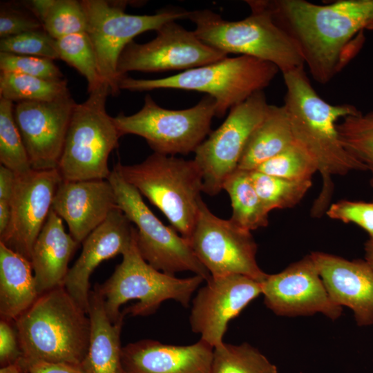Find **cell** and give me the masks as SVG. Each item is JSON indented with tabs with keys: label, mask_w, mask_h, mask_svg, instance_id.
<instances>
[{
	"label": "cell",
	"mask_w": 373,
	"mask_h": 373,
	"mask_svg": "<svg viewBox=\"0 0 373 373\" xmlns=\"http://www.w3.org/2000/svg\"><path fill=\"white\" fill-rule=\"evenodd\" d=\"M88 97L76 104L69 123L57 170L62 180H107L108 160L121 137L106 111L111 88L102 83Z\"/></svg>",
	"instance_id": "obj_8"
},
{
	"label": "cell",
	"mask_w": 373,
	"mask_h": 373,
	"mask_svg": "<svg viewBox=\"0 0 373 373\" xmlns=\"http://www.w3.org/2000/svg\"><path fill=\"white\" fill-rule=\"evenodd\" d=\"M279 72L271 63L240 55L163 78L126 75L119 79V88L132 92L180 89L204 93L216 101V117H222L228 110L269 86Z\"/></svg>",
	"instance_id": "obj_5"
},
{
	"label": "cell",
	"mask_w": 373,
	"mask_h": 373,
	"mask_svg": "<svg viewBox=\"0 0 373 373\" xmlns=\"http://www.w3.org/2000/svg\"><path fill=\"white\" fill-rule=\"evenodd\" d=\"M262 291V283L246 276H211L192 300V332L213 347L221 344L229 322Z\"/></svg>",
	"instance_id": "obj_17"
},
{
	"label": "cell",
	"mask_w": 373,
	"mask_h": 373,
	"mask_svg": "<svg viewBox=\"0 0 373 373\" xmlns=\"http://www.w3.org/2000/svg\"><path fill=\"white\" fill-rule=\"evenodd\" d=\"M122 256L111 276L103 284L96 285L113 323L124 320L126 314H153L166 300L187 307L193 293L205 281L198 275L180 278L157 270L140 255L137 236Z\"/></svg>",
	"instance_id": "obj_7"
},
{
	"label": "cell",
	"mask_w": 373,
	"mask_h": 373,
	"mask_svg": "<svg viewBox=\"0 0 373 373\" xmlns=\"http://www.w3.org/2000/svg\"><path fill=\"white\" fill-rule=\"evenodd\" d=\"M51 209L33 245L30 262L40 294L63 286L68 262L79 245Z\"/></svg>",
	"instance_id": "obj_23"
},
{
	"label": "cell",
	"mask_w": 373,
	"mask_h": 373,
	"mask_svg": "<svg viewBox=\"0 0 373 373\" xmlns=\"http://www.w3.org/2000/svg\"><path fill=\"white\" fill-rule=\"evenodd\" d=\"M131 223L117 206L83 241L79 257L69 268L63 286L87 313L90 276L102 262L123 255L130 248L137 236Z\"/></svg>",
	"instance_id": "obj_19"
},
{
	"label": "cell",
	"mask_w": 373,
	"mask_h": 373,
	"mask_svg": "<svg viewBox=\"0 0 373 373\" xmlns=\"http://www.w3.org/2000/svg\"><path fill=\"white\" fill-rule=\"evenodd\" d=\"M255 170L291 180H310L318 171L312 158L294 142Z\"/></svg>",
	"instance_id": "obj_35"
},
{
	"label": "cell",
	"mask_w": 373,
	"mask_h": 373,
	"mask_svg": "<svg viewBox=\"0 0 373 373\" xmlns=\"http://www.w3.org/2000/svg\"><path fill=\"white\" fill-rule=\"evenodd\" d=\"M266 306L280 316L322 313L335 320L342 307L329 298L310 254L262 283Z\"/></svg>",
	"instance_id": "obj_18"
},
{
	"label": "cell",
	"mask_w": 373,
	"mask_h": 373,
	"mask_svg": "<svg viewBox=\"0 0 373 373\" xmlns=\"http://www.w3.org/2000/svg\"><path fill=\"white\" fill-rule=\"evenodd\" d=\"M61 181L57 169L15 174L10 221L0 242L30 260L33 245Z\"/></svg>",
	"instance_id": "obj_16"
},
{
	"label": "cell",
	"mask_w": 373,
	"mask_h": 373,
	"mask_svg": "<svg viewBox=\"0 0 373 373\" xmlns=\"http://www.w3.org/2000/svg\"><path fill=\"white\" fill-rule=\"evenodd\" d=\"M14 323L21 351L19 361L25 370L28 364L36 361L83 363L90 321L64 286L40 294Z\"/></svg>",
	"instance_id": "obj_3"
},
{
	"label": "cell",
	"mask_w": 373,
	"mask_h": 373,
	"mask_svg": "<svg viewBox=\"0 0 373 373\" xmlns=\"http://www.w3.org/2000/svg\"><path fill=\"white\" fill-rule=\"evenodd\" d=\"M117 204L137 227V245L142 257L153 267L175 276L191 271L203 277L211 274L195 256L190 243L171 227L164 225L144 202L142 195L114 169L107 179Z\"/></svg>",
	"instance_id": "obj_11"
},
{
	"label": "cell",
	"mask_w": 373,
	"mask_h": 373,
	"mask_svg": "<svg viewBox=\"0 0 373 373\" xmlns=\"http://www.w3.org/2000/svg\"><path fill=\"white\" fill-rule=\"evenodd\" d=\"M0 70L18 73L46 79H64L53 60L28 55L0 52Z\"/></svg>",
	"instance_id": "obj_37"
},
{
	"label": "cell",
	"mask_w": 373,
	"mask_h": 373,
	"mask_svg": "<svg viewBox=\"0 0 373 373\" xmlns=\"http://www.w3.org/2000/svg\"><path fill=\"white\" fill-rule=\"evenodd\" d=\"M269 105L263 90L255 93L231 108L222 124L195 150L193 161L202 176L204 193L214 196L222 189Z\"/></svg>",
	"instance_id": "obj_12"
},
{
	"label": "cell",
	"mask_w": 373,
	"mask_h": 373,
	"mask_svg": "<svg viewBox=\"0 0 373 373\" xmlns=\"http://www.w3.org/2000/svg\"><path fill=\"white\" fill-rule=\"evenodd\" d=\"M365 261L373 271V239L370 240L365 243Z\"/></svg>",
	"instance_id": "obj_44"
},
{
	"label": "cell",
	"mask_w": 373,
	"mask_h": 373,
	"mask_svg": "<svg viewBox=\"0 0 373 373\" xmlns=\"http://www.w3.org/2000/svg\"><path fill=\"white\" fill-rule=\"evenodd\" d=\"M77 103L70 94L52 101H23L14 117L34 170L57 169Z\"/></svg>",
	"instance_id": "obj_15"
},
{
	"label": "cell",
	"mask_w": 373,
	"mask_h": 373,
	"mask_svg": "<svg viewBox=\"0 0 373 373\" xmlns=\"http://www.w3.org/2000/svg\"><path fill=\"white\" fill-rule=\"evenodd\" d=\"M325 213L331 219L356 224L373 239V202L342 200L330 204Z\"/></svg>",
	"instance_id": "obj_39"
},
{
	"label": "cell",
	"mask_w": 373,
	"mask_h": 373,
	"mask_svg": "<svg viewBox=\"0 0 373 373\" xmlns=\"http://www.w3.org/2000/svg\"><path fill=\"white\" fill-rule=\"evenodd\" d=\"M336 128L344 148L370 172L373 189V108L342 119Z\"/></svg>",
	"instance_id": "obj_32"
},
{
	"label": "cell",
	"mask_w": 373,
	"mask_h": 373,
	"mask_svg": "<svg viewBox=\"0 0 373 373\" xmlns=\"http://www.w3.org/2000/svg\"><path fill=\"white\" fill-rule=\"evenodd\" d=\"M30 260L0 242V316L15 321L38 298Z\"/></svg>",
	"instance_id": "obj_25"
},
{
	"label": "cell",
	"mask_w": 373,
	"mask_h": 373,
	"mask_svg": "<svg viewBox=\"0 0 373 373\" xmlns=\"http://www.w3.org/2000/svg\"><path fill=\"white\" fill-rule=\"evenodd\" d=\"M211 373H278L277 367L258 349L244 343L224 342L213 347Z\"/></svg>",
	"instance_id": "obj_30"
},
{
	"label": "cell",
	"mask_w": 373,
	"mask_h": 373,
	"mask_svg": "<svg viewBox=\"0 0 373 373\" xmlns=\"http://www.w3.org/2000/svg\"><path fill=\"white\" fill-rule=\"evenodd\" d=\"M251 182L266 209L291 208L299 203L312 185V179L291 180L249 171Z\"/></svg>",
	"instance_id": "obj_31"
},
{
	"label": "cell",
	"mask_w": 373,
	"mask_h": 373,
	"mask_svg": "<svg viewBox=\"0 0 373 373\" xmlns=\"http://www.w3.org/2000/svg\"><path fill=\"white\" fill-rule=\"evenodd\" d=\"M293 39L318 84L331 82L357 55L373 22V0L318 5L305 0H260Z\"/></svg>",
	"instance_id": "obj_1"
},
{
	"label": "cell",
	"mask_w": 373,
	"mask_h": 373,
	"mask_svg": "<svg viewBox=\"0 0 373 373\" xmlns=\"http://www.w3.org/2000/svg\"><path fill=\"white\" fill-rule=\"evenodd\" d=\"M0 52L49 59H59L56 39L44 29L26 32L0 40Z\"/></svg>",
	"instance_id": "obj_36"
},
{
	"label": "cell",
	"mask_w": 373,
	"mask_h": 373,
	"mask_svg": "<svg viewBox=\"0 0 373 373\" xmlns=\"http://www.w3.org/2000/svg\"><path fill=\"white\" fill-rule=\"evenodd\" d=\"M285 106L269 105L267 113L254 130L245 148L238 169L255 170L293 143Z\"/></svg>",
	"instance_id": "obj_26"
},
{
	"label": "cell",
	"mask_w": 373,
	"mask_h": 373,
	"mask_svg": "<svg viewBox=\"0 0 373 373\" xmlns=\"http://www.w3.org/2000/svg\"><path fill=\"white\" fill-rule=\"evenodd\" d=\"M222 189L229 195L233 210L230 219L234 223L249 231L268 225L269 212L254 186L249 171L237 169L226 179Z\"/></svg>",
	"instance_id": "obj_27"
},
{
	"label": "cell",
	"mask_w": 373,
	"mask_h": 373,
	"mask_svg": "<svg viewBox=\"0 0 373 373\" xmlns=\"http://www.w3.org/2000/svg\"><path fill=\"white\" fill-rule=\"evenodd\" d=\"M213 347L200 339L175 345L145 339L122 349L124 373H211Z\"/></svg>",
	"instance_id": "obj_22"
},
{
	"label": "cell",
	"mask_w": 373,
	"mask_h": 373,
	"mask_svg": "<svg viewBox=\"0 0 373 373\" xmlns=\"http://www.w3.org/2000/svg\"><path fill=\"white\" fill-rule=\"evenodd\" d=\"M366 30H373V22L367 26Z\"/></svg>",
	"instance_id": "obj_45"
},
{
	"label": "cell",
	"mask_w": 373,
	"mask_h": 373,
	"mask_svg": "<svg viewBox=\"0 0 373 373\" xmlns=\"http://www.w3.org/2000/svg\"><path fill=\"white\" fill-rule=\"evenodd\" d=\"M23 3L55 39L86 32V17L80 1L30 0Z\"/></svg>",
	"instance_id": "obj_28"
},
{
	"label": "cell",
	"mask_w": 373,
	"mask_h": 373,
	"mask_svg": "<svg viewBox=\"0 0 373 373\" xmlns=\"http://www.w3.org/2000/svg\"><path fill=\"white\" fill-rule=\"evenodd\" d=\"M250 15L228 21L209 10L190 11L188 19L205 44L227 55L239 54L275 65L282 74L305 67L301 53L291 37L273 19L260 0H248Z\"/></svg>",
	"instance_id": "obj_4"
},
{
	"label": "cell",
	"mask_w": 373,
	"mask_h": 373,
	"mask_svg": "<svg viewBox=\"0 0 373 373\" xmlns=\"http://www.w3.org/2000/svg\"><path fill=\"white\" fill-rule=\"evenodd\" d=\"M41 29L43 28L40 21L23 3H1V39Z\"/></svg>",
	"instance_id": "obj_38"
},
{
	"label": "cell",
	"mask_w": 373,
	"mask_h": 373,
	"mask_svg": "<svg viewBox=\"0 0 373 373\" xmlns=\"http://www.w3.org/2000/svg\"><path fill=\"white\" fill-rule=\"evenodd\" d=\"M313 259L331 300L350 308L358 325L373 323V271L366 261L323 252Z\"/></svg>",
	"instance_id": "obj_20"
},
{
	"label": "cell",
	"mask_w": 373,
	"mask_h": 373,
	"mask_svg": "<svg viewBox=\"0 0 373 373\" xmlns=\"http://www.w3.org/2000/svg\"><path fill=\"white\" fill-rule=\"evenodd\" d=\"M26 370L23 367L21 363L19 360L18 361L2 366L0 369V373H25Z\"/></svg>",
	"instance_id": "obj_43"
},
{
	"label": "cell",
	"mask_w": 373,
	"mask_h": 373,
	"mask_svg": "<svg viewBox=\"0 0 373 373\" xmlns=\"http://www.w3.org/2000/svg\"><path fill=\"white\" fill-rule=\"evenodd\" d=\"M86 21V32L93 44L100 78L117 95V62L125 47L138 35L157 31L164 23L188 19L190 11L162 9L153 15H131L125 12L126 1H80Z\"/></svg>",
	"instance_id": "obj_9"
},
{
	"label": "cell",
	"mask_w": 373,
	"mask_h": 373,
	"mask_svg": "<svg viewBox=\"0 0 373 373\" xmlns=\"http://www.w3.org/2000/svg\"><path fill=\"white\" fill-rule=\"evenodd\" d=\"M21 358V351L14 321H0V363L5 366Z\"/></svg>",
	"instance_id": "obj_40"
},
{
	"label": "cell",
	"mask_w": 373,
	"mask_h": 373,
	"mask_svg": "<svg viewBox=\"0 0 373 373\" xmlns=\"http://www.w3.org/2000/svg\"><path fill=\"white\" fill-rule=\"evenodd\" d=\"M15 173L8 168L0 166V203L11 204ZM11 205V204H10Z\"/></svg>",
	"instance_id": "obj_42"
},
{
	"label": "cell",
	"mask_w": 373,
	"mask_h": 373,
	"mask_svg": "<svg viewBox=\"0 0 373 373\" xmlns=\"http://www.w3.org/2000/svg\"><path fill=\"white\" fill-rule=\"evenodd\" d=\"M166 217L189 242L202 200L203 181L193 160L153 153L139 164L113 168Z\"/></svg>",
	"instance_id": "obj_6"
},
{
	"label": "cell",
	"mask_w": 373,
	"mask_h": 373,
	"mask_svg": "<svg viewBox=\"0 0 373 373\" xmlns=\"http://www.w3.org/2000/svg\"><path fill=\"white\" fill-rule=\"evenodd\" d=\"M189 243L211 276L240 274L262 283L268 276L257 263L251 231L217 217L202 200Z\"/></svg>",
	"instance_id": "obj_13"
},
{
	"label": "cell",
	"mask_w": 373,
	"mask_h": 373,
	"mask_svg": "<svg viewBox=\"0 0 373 373\" xmlns=\"http://www.w3.org/2000/svg\"><path fill=\"white\" fill-rule=\"evenodd\" d=\"M90 321L88 350L83 365L87 373H124L120 334L123 321L112 323L97 287L89 294Z\"/></svg>",
	"instance_id": "obj_24"
},
{
	"label": "cell",
	"mask_w": 373,
	"mask_h": 373,
	"mask_svg": "<svg viewBox=\"0 0 373 373\" xmlns=\"http://www.w3.org/2000/svg\"><path fill=\"white\" fill-rule=\"evenodd\" d=\"M216 113V101L209 95L189 108L171 110L147 94L139 111L131 115L119 113L113 119L121 136L142 137L154 153L174 156L195 151L211 133Z\"/></svg>",
	"instance_id": "obj_10"
},
{
	"label": "cell",
	"mask_w": 373,
	"mask_h": 373,
	"mask_svg": "<svg viewBox=\"0 0 373 373\" xmlns=\"http://www.w3.org/2000/svg\"><path fill=\"white\" fill-rule=\"evenodd\" d=\"M117 207L108 180L64 181L55 193L52 209L66 222L70 234L79 243Z\"/></svg>",
	"instance_id": "obj_21"
},
{
	"label": "cell",
	"mask_w": 373,
	"mask_h": 373,
	"mask_svg": "<svg viewBox=\"0 0 373 373\" xmlns=\"http://www.w3.org/2000/svg\"><path fill=\"white\" fill-rule=\"evenodd\" d=\"M285 85L284 104L294 142L314 161L322 177V188L314 202L312 214L320 217L329 207L333 177L365 166L343 146L336 126L338 121L361 111L349 104H331L321 98L300 67L283 74Z\"/></svg>",
	"instance_id": "obj_2"
},
{
	"label": "cell",
	"mask_w": 373,
	"mask_h": 373,
	"mask_svg": "<svg viewBox=\"0 0 373 373\" xmlns=\"http://www.w3.org/2000/svg\"><path fill=\"white\" fill-rule=\"evenodd\" d=\"M28 373H87L83 364L36 361L26 366Z\"/></svg>",
	"instance_id": "obj_41"
},
{
	"label": "cell",
	"mask_w": 373,
	"mask_h": 373,
	"mask_svg": "<svg viewBox=\"0 0 373 373\" xmlns=\"http://www.w3.org/2000/svg\"><path fill=\"white\" fill-rule=\"evenodd\" d=\"M69 94L65 78L54 80L18 73H0V97L12 102L52 101Z\"/></svg>",
	"instance_id": "obj_29"
},
{
	"label": "cell",
	"mask_w": 373,
	"mask_h": 373,
	"mask_svg": "<svg viewBox=\"0 0 373 373\" xmlns=\"http://www.w3.org/2000/svg\"><path fill=\"white\" fill-rule=\"evenodd\" d=\"M56 47L59 59L75 68L85 77L88 93L104 82L99 74L93 44L86 32L56 39Z\"/></svg>",
	"instance_id": "obj_34"
},
{
	"label": "cell",
	"mask_w": 373,
	"mask_h": 373,
	"mask_svg": "<svg viewBox=\"0 0 373 373\" xmlns=\"http://www.w3.org/2000/svg\"><path fill=\"white\" fill-rule=\"evenodd\" d=\"M156 32V37L147 43L132 41L125 47L117 62L119 81L131 71H185L228 57L176 21L164 23Z\"/></svg>",
	"instance_id": "obj_14"
},
{
	"label": "cell",
	"mask_w": 373,
	"mask_h": 373,
	"mask_svg": "<svg viewBox=\"0 0 373 373\" xmlns=\"http://www.w3.org/2000/svg\"><path fill=\"white\" fill-rule=\"evenodd\" d=\"M14 106V102L0 97V162L15 174H22L32 169L15 120Z\"/></svg>",
	"instance_id": "obj_33"
}]
</instances>
